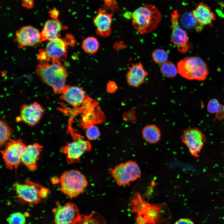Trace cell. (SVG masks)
<instances>
[{
    "label": "cell",
    "mask_w": 224,
    "mask_h": 224,
    "mask_svg": "<svg viewBox=\"0 0 224 224\" xmlns=\"http://www.w3.org/2000/svg\"><path fill=\"white\" fill-rule=\"evenodd\" d=\"M73 141L68 143L61 149V152L66 155L68 163L72 164L79 161L81 157L86 152L90 151L91 148L90 142L79 135L72 136Z\"/></svg>",
    "instance_id": "cell-8"
},
{
    "label": "cell",
    "mask_w": 224,
    "mask_h": 224,
    "mask_svg": "<svg viewBox=\"0 0 224 224\" xmlns=\"http://www.w3.org/2000/svg\"><path fill=\"white\" fill-rule=\"evenodd\" d=\"M51 181L54 184H58L60 182V178L57 177H53L50 179Z\"/></svg>",
    "instance_id": "cell-35"
},
{
    "label": "cell",
    "mask_w": 224,
    "mask_h": 224,
    "mask_svg": "<svg viewBox=\"0 0 224 224\" xmlns=\"http://www.w3.org/2000/svg\"><path fill=\"white\" fill-rule=\"evenodd\" d=\"M43 147L37 143L26 146L21 157V162L30 171L37 170V162Z\"/></svg>",
    "instance_id": "cell-15"
},
{
    "label": "cell",
    "mask_w": 224,
    "mask_h": 224,
    "mask_svg": "<svg viewBox=\"0 0 224 224\" xmlns=\"http://www.w3.org/2000/svg\"><path fill=\"white\" fill-rule=\"evenodd\" d=\"M86 133L87 138L91 140L97 139L100 135L98 128L95 125H92L88 128Z\"/></svg>",
    "instance_id": "cell-28"
},
{
    "label": "cell",
    "mask_w": 224,
    "mask_h": 224,
    "mask_svg": "<svg viewBox=\"0 0 224 224\" xmlns=\"http://www.w3.org/2000/svg\"><path fill=\"white\" fill-rule=\"evenodd\" d=\"M82 47L84 51L87 53H95L99 49V42L94 37H88L83 40Z\"/></svg>",
    "instance_id": "cell-23"
},
{
    "label": "cell",
    "mask_w": 224,
    "mask_h": 224,
    "mask_svg": "<svg viewBox=\"0 0 224 224\" xmlns=\"http://www.w3.org/2000/svg\"><path fill=\"white\" fill-rule=\"evenodd\" d=\"M148 74L141 63H132L127 74V83L131 86L138 87L144 82Z\"/></svg>",
    "instance_id": "cell-18"
},
{
    "label": "cell",
    "mask_w": 224,
    "mask_h": 224,
    "mask_svg": "<svg viewBox=\"0 0 224 224\" xmlns=\"http://www.w3.org/2000/svg\"><path fill=\"white\" fill-rule=\"evenodd\" d=\"M220 106V105L217 100L211 99L208 104L207 109L210 113H215L218 111Z\"/></svg>",
    "instance_id": "cell-29"
},
{
    "label": "cell",
    "mask_w": 224,
    "mask_h": 224,
    "mask_svg": "<svg viewBox=\"0 0 224 224\" xmlns=\"http://www.w3.org/2000/svg\"><path fill=\"white\" fill-rule=\"evenodd\" d=\"M37 65L36 72L42 81L50 86L55 93L61 94L66 86L68 73L66 68L59 62L52 61Z\"/></svg>",
    "instance_id": "cell-1"
},
{
    "label": "cell",
    "mask_w": 224,
    "mask_h": 224,
    "mask_svg": "<svg viewBox=\"0 0 224 224\" xmlns=\"http://www.w3.org/2000/svg\"><path fill=\"white\" fill-rule=\"evenodd\" d=\"M181 139L191 154L197 157L203 146L205 137L199 129L190 128L184 130Z\"/></svg>",
    "instance_id": "cell-11"
},
{
    "label": "cell",
    "mask_w": 224,
    "mask_h": 224,
    "mask_svg": "<svg viewBox=\"0 0 224 224\" xmlns=\"http://www.w3.org/2000/svg\"><path fill=\"white\" fill-rule=\"evenodd\" d=\"M59 178L60 191L71 198L82 194L88 184L85 176L76 170L66 171Z\"/></svg>",
    "instance_id": "cell-4"
},
{
    "label": "cell",
    "mask_w": 224,
    "mask_h": 224,
    "mask_svg": "<svg viewBox=\"0 0 224 224\" xmlns=\"http://www.w3.org/2000/svg\"><path fill=\"white\" fill-rule=\"evenodd\" d=\"M199 25L204 26L212 25L216 16L211 8L203 2L199 3L192 12Z\"/></svg>",
    "instance_id": "cell-19"
},
{
    "label": "cell",
    "mask_w": 224,
    "mask_h": 224,
    "mask_svg": "<svg viewBox=\"0 0 224 224\" xmlns=\"http://www.w3.org/2000/svg\"><path fill=\"white\" fill-rule=\"evenodd\" d=\"M43 187L40 184L27 179L22 184L15 183L13 185V189L18 201L31 205L37 204L40 202Z\"/></svg>",
    "instance_id": "cell-6"
},
{
    "label": "cell",
    "mask_w": 224,
    "mask_h": 224,
    "mask_svg": "<svg viewBox=\"0 0 224 224\" xmlns=\"http://www.w3.org/2000/svg\"><path fill=\"white\" fill-rule=\"evenodd\" d=\"M117 89V85L114 81H110L107 85V91L110 93H112L115 91Z\"/></svg>",
    "instance_id": "cell-31"
},
{
    "label": "cell",
    "mask_w": 224,
    "mask_h": 224,
    "mask_svg": "<svg viewBox=\"0 0 224 224\" xmlns=\"http://www.w3.org/2000/svg\"><path fill=\"white\" fill-rule=\"evenodd\" d=\"M60 98L74 107H77L85 101V92L82 88L66 85L61 94Z\"/></svg>",
    "instance_id": "cell-16"
},
{
    "label": "cell",
    "mask_w": 224,
    "mask_h": 224,
    "mask_svg": "<svg viewBox=\"0 0 224 224\" xmlns=\"http://www.w3.org/2000/svg\"><path fill=\"white\" fill-rule=\"evenodd\" d=\"M152 56L155 63L161 65L167 61L168 57L167 53L165 50L159 48L154 50Z\"/></svg>",
    "instance_id": "cell-26"
},
{
    "label": "cell",
    "mask_w": 224,
    "mask_h": 224,
    "mask_svg": "<svg viewBox=\"0 0 224 224\" xmlns=\"http://www.w3.org/2000/svg\"><path fill=\"white\" fill-rule=\"evenodd\" d=\"M142 134L144 139L150 144L157 143L161 137L160 130L155 124H148L145 126L142 130Z\"/></svg>",
    "instance_id": "cell-21"
},
{
    "label": "cell",
    "mask_w": 224,
    "mask_h": 224,
    "mask_svg": "<svg viewBox=\"0 0 224 224\" xmlns=\"http://www.w3.org/2000/svg\"><path fill=\"white\" fill-rule=\"evenodd\" d=\"M22 5L28 9H31L34 6V0H21Z\"/></svg>",
    "instance_id": "cell-32"
},
{
    "label": "cell",
    "mask_w": 224,
    "mask_h": 224,
    "mask_svg": "<svg viewBox=\"0 0 224 224\" xmlns=\"http://www.w3.org/2000/svg\"><path fill=\"white\" fill-rule=\"evenodd\" d=\"M53 212L55 224H76L82 220L83 216L80 213L77 206L71 202L63 205L57 202Z\"/></svg>",
    "instance_id": "cell-9"
},
{
    "label": "cell",
    "mask_w": 224,
    "mask_h": 224,
    "mask_svg": "<svg viewBox=\"0 0 224 224\" xmlns=\"http://www.w3.org/2000/svg\"><path fill=\"white\" fill-rule=\"evenodd\" d=\"M109 172L120 186L129 185L131 182L140 178L141 174L138 165L133 161H129L110 168Z\"/></svg>",
    "instance_id": "cell-5"
},
{
    "label": "cell",
    "mask_w": 224,
    "mask_h": 224,
    "mask_svg": "<svg viewBox=\"0 0 224 224\" xmlns=\"http://www.w3.org/2000/svg\"></svg>",
    "instance_id": "cell-36"
},
{
    "label": "cell",
    "mask_w": 224,
    "mask_h": 224,
    "mask_svg": "<svg viewBox=\"0 0 224 224\" xmlns=\"http://www.w3.org/2000/svg\"><path fill=\"white\" fill-rule=\"evenodd\" d=\"M106 8L114 11L117 8L116 0H103Z\"/></svg>",
    "instance_id": "cell-30"
},
{
    "label": "cell",
    "mask_w": 224,
    "mask_h": 224,
    "mask_svg": "<svg viewBox=\"0 0 224 224\" xmlns=\"http://www.w3.org/2000/svg\"><path fill=\"white\" fill-rule=\"evenodd\" d=\"M67 44L64 40L58 37L49 41L47 44L45 52L49 59L52 61L64 60L67 55Z\"/></svg>",
    "instance_id": "cell-14"
},
{
    "label": "cell",
    "mask_w": 224,
    "mask_h": 224,
    "mask_svg": "<svg viewBox=\"0 0 224 224\" xmlns=\"http://www.w3.org/2000/svg\"><path fill=\"white\" fill-rule=\"evenodd\" d=\"M63 28L61 22L57 19L48 20L40 32L42 41L45 40L50 41L58 38Z\"/></svg>",
    "instance_id": "cell-20"
},
{
    "label": "cell",
    "mask_w": 224,
    "mask_h": 224,
    "mask_svg": "<svg viewBox=\"0 0 224 224\" xmlns=\"http://www.w3.org/2000/svg\"><path fill=\"white\" fill-rule=\"evenodd\" d=\"M170 16L172 29L170 41L177 46L180 52L185 53L190 48L187 33L180 25L179 15L178 11L174 10Z\"/></svg>",
    "instance_id": "cell-10"
},
{
    "label": "cell",
    "mask_w": 224,
    "mask_h": 224,
    "mask_svg": "<svg viewBox=\"0 0 224 224\" xmlns=\"http://www.w3.org/2000/svg\"><path fill=\"white\" fill-rule=\"evenodd\" d=\"M9 224H25L26 218L25 215L19 212H13L7 219Z\"/></svg>",
    "instance_id": "cell-27"
},
{
    "label": "cell",
    "mask_w": 224,
    "mask_h": 224,
    "mask_svg": "<svg viewBox=\"0 0 224 224\" xmlns=\"http://www.w3.org/2000/svg\"><path fill=\"white\" fill-rule=\"evenodd\" d=\"M160 71L164 76L169 78L175 77L178 73L177 67L173 63L169 61L161 65Z\"/></svg>",
    "instance_id": "cell-24"
},
{
    "label": "cell",
    "mask_w": 224,
    "mask_h": 224,
    "mask_svg": "<svg viewBox=\"0 0 224 224\" xmlns=\"http://www.w3.org/2000/svg\"><path fill=\"white\" fill-rule=\"evenodd\" d=\"M26 145L21 139H10L1 151L6 167L9 170L16 169L21 162V157Z\"/></svg>",
    "instance_id": "cell-7"
},
{
    "label": "cell",
    "mask_w": 224,
    "mask_h": 224,
    "mask_svg": "<svg viewBox=\"0 0 224 224\" xmlns=\"http://www.w3.org/2000/svg\"><path fill=\"white\" fill-rule=\"evenodd\" d=\"M181 22L182 25L187 29L195 28L199 31L203 27L198 24L192 12L184 14L181 16Z\"/></svg>",
    "instance_id": "cell-22"
},
{
    "label": "cell",
    "mask_w": 224,
    "mask_h": 224,
    "mask_svg": "<svg viewBox=\"0 0 224 224\" xmlns=\"http://www.w3.org/2000/svg\"><path fill=\"white\" fill-rule=\"evenodd\" d=\"M16 36L20 48L35 46L42 42L40 32L30 26L21 28L16 32Z\"/></svg>",
    "instance_id": "cell-13"
},
{
    "label": "cell",
    "mask_w": 224,
    "mask_h": 224,
    "mask_svg": "<svg viewBox=\"0 0 224 224\" xmlns=\"http://www.w3.org/2000/svg\"><path fill=\"white\" fill-rule=\"evenodd\" d=\"M161 14L154 5L149 4L140 7L132 14V23L140 34L154 30L161 20Z\"/></svg>",
    "instance_id": "cell-2"
},
{
    "label": "cell",
    "mask_w": 224,
    "mask_h": 224,
    "mask_svg": "<svg viewBox=\"0 0 224 224\" xmlns=\"http://www.w3.org/2000/svg\"><path fill=\"white\" fill-rule=\"evenodd\" d=\"M44 112L43 107L37 102L24 104L20 108L19 120L34 126L39 122Z\"/></svg>",
    "instance_id": "cell-12"
},
{
    "label": "cell",
    "mask_w": 224,
    "mask_h": 224,
    "mask_svg": "<svg viewBox=\"0 0 224 224\" xmlns=\"http://www.w3.org/2000/svg\"><path fill=\"white\" fill-rule=\"evenodd\" d=\"M49 14L52 19H57L59 14V11L55 9H53L50 11Z\"/></svg>",
    "instance_id": "cell-34"
},
{
    "label": "cell",
    "mask_w": 224,
    "mask_h": 224,
    "mask_svg": "<svg viewBox=\"0 0 224 224\" xmlns=\"http://www.w3.org/2000/svg\"><path fill=\"white\" fill-rule=\"evenodd\" d=\"M0 127V145L1 147L10 139L12 131V129L4 120H1Z\"/></svg>",
    "instance_id": "cell-25"
},
{
    "label": "cell",
    "mask_w": 224,
    "mask_h": 224,
    "mask_svg": "<svg viewBox=\"0 0 224 224\" xmlns=\"http://www.w3.org/2000/svg\"><path fill=\"white\" fill-rule=\"evenodd\" d=\"M175 224H194L193 222L188 218H181L177 220Z\"/></svg>",
    "instance_id": "cell-33"
},
{
    "label": "cell",
    "mask_w": 224,
    "mask_h": 224,
    "mask_svg": "<svg viewBox=\"0 0 224 224\" xmlns=\"http://www.w3.org/2000/svg\"><path fill=\"white\" fill-rule=\"evenodd\" d=\"M178 73L182 77L189 80L203 81L208 74L206 62L197 56H189L179 61L177 63Z\"/></svg>",
    "instance_id": "cell-3"
},
{
    "label": "cell",
    "mask_w": 224,
    "mask_h": 224,
    "mask_svg": "<svg viewBox=\"0 0 224 224\" xmlns=\"http://www.w3.org/2000/svg\"><path fill=\"white\" fill-rule=\"evenodd\" d=\"M112 21V14L100 9L93 20V23L96 27L97 34L102 37L110 35L111 33Z\"/></svg>",
    "instance_id": "cell-17"
}]
</instances>
